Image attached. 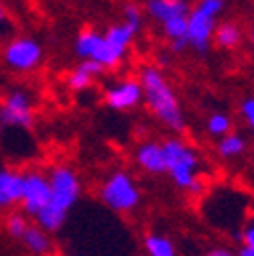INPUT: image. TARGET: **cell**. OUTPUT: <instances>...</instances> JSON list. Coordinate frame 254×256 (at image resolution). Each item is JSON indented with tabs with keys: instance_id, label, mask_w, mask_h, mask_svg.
<instances>
[{
	"instance_id": "cell-6",
	"label": "cell",
	"mask_w": 254,
	"mask_h": 256,
	"mask_svg": "<svg viewBox=\"0 0 254 256\" xmlns=\"http://www.w3.org/2000/svg\"><path fill=\"white\" fill-rule=\"evenodd\" d=\"M47 177L51 185V204L59 210L70 212L82 196V183L78 173L68 165H57Z\"/></svg>"
},
{
	"instance_id": "cell-30",
	"label": "cell",
	"mask_w": 254,
	"mask_h": 256,
	"mask_svg": "<svg viewBox=\"0 0 254 256\" xmlns=\"http://www.w3.org/2000/svg\"><path fill=\"white\" fill-rule=\"evenodd\" d=\"M10 206H12V202L2 194V191H0V212L6 210V208H10Z\"/></svg>"
},
{
	"instance_id": "cell-16",
	"label": "cell",
	"mask_w": 254,
	"mask_h": 256,
	"mask_svg": "<svg viewBox=\"0 0 254 256\" xmlns=\"http://www.w3.org/2000/svg\"><path fill=\"white\" fill-rule=\"evenodd\" d=\"M66 220H68V212H66V210H59V208L53 206L51 202L35 216V222L39 224L43 230H47L49 234L59 232V230L63 228V224H66Z\"/></svg>"
},
{
	"instance_id": "cell-22",
	"label": "cell",
	"mask_w": 254,
	"mask_h": 256,
	"mask_svg": "<svg viewBox=\"0 0 254 256\" xmlns=\"http://www.w3.org/2000/svg\"><path fill=\"white\" fill-rule=\"evenodd\" d=\"M242 240V248L238 250L240 256H254V214H250L244 224H242V232L238 234Z\"/></svg>"
},
{
	"instance_id": "cell-21",
	"label": "cell",
	"mask_w": 254,
	"mask_h": 256,
	"mask_svg": "<svg viewBox=\"0 0 254 256\" xmlns=\"http://www.w3.org/2000/svg\"><path fill=\"white\" fill-rule=\"evenodd\" d=\"M92 84H94V76H92L86 68H82V66H78V68H76L74 72H70L68 78H66V86H68L72 92H84V90H88Z\"/></svg>"
},
{
	"instance_id": "cell-5",
	"label": "cell",
	"mask_w": 254,
	"mask_h": 256,
	"mask_svg": "<svg viewBox=\"0 0 254 256\" xmlns=\"http://www.w3.org/2000/svg\"><path fill=\"white\" fill-rule=\"evenodd\" d=\"M74 49L80 59H94V61L102 63L104 70H116L124 61V55H126V49H120V47L108 43L106 37L94 28L82 30L76 37Z\"/></svg>"
},
{
	"instance_id": "cell-20",
	"label": "cell",
	"mask_w": 254,
	"mask_h": 256,
	"mask_svg": "<svg viewBox=\"0 0 254 256\" xmlns=\"http://www.w3.org/2000/svg\"><path fill=\"white\" fill-rule=\"evenodd\" d=\"M206 128H208V132L216 138H220L222 134H226L232 130V118L226 114V112H214L208 122H206Z\"/></svg>"
},
{
	"instance_id": "cell-1",
	"label": "cell",
	"mask_w": 254,
	"mask_h": 256,
	"mask_svg": "<svg viewBox=\"0 0 254 256\" xmlns=\"http://www.w3.org/2000/svg\"><path fill=\"white\" fill-rule=\"evenodd\" d=\"M138 82L142 86V102L152 112V116L161 124H165L169 130L183 132L187 124L185 114L179 104L177 94L169 84V80L165 78V74L154 66H146L140 70Z\"/></svg>"
},
{
	"instance_id": "cell-7",
	"label": "cell",
	"mask_w": 254,
	"mask_h": 256,
	"mask_svg": "<svg viewBox=\"0 0 254 256\" xmlns=\"http://www.w3.org/2000/svg\"><path fill=\"white\" fill-rule=\"evenodd\" d=\"M2 59L14 72H33L43 61V47L30 37H18L4 47Z\"/></svg>"
},
{
	"instance_id": "cell-25",
	"label": "cell",
	"mask_w": 254,
	"mask_h": 256,
	"mask_svg": "<svg viewBox=\"0 0 254 256\" xmlns=\"http://www.w3.org/2000/svg\"><path fill=\"white\" fill-rule=\"evenodd\" d=\"M240 114H242L246 126L254 130V96H252V98H246V100L240 104Z\"/></svg>"
},
{
	"instance_id": "cell-18",
	"label": "cell",
	"mask_w": 254,
	"mask_h": 256,
	"mask_svg": "<svg viewBox=\"0 0 254 256\" xmlns=\"http://www.w3.org/2000/svg\"><path fill=\"white\" fill-rule=\"evenodd\" d=\"M244 150H246V140L238 132L230 130L226 134H222L220 140H218V152H220V156H224V158H236Z\"/></svg>"
},
{
	"instance_id": "cell-23",
	"label": "cell",
	"mask_w": 254,
	"mask_h": 256,
	"mask_svg": "<svg viewBox=\"0 0 254 256\" xmlns=\"http://www.w3.org/2000/svg\"><path fill=\"white\" fill-rule=\"evenodd\" d=\"M161 24H163V33H165L167 39H177V37L187 35V14L171 16Z\"/></svg>"
},
{
	"instance_id": "cell-19",
	"label": "cell",
	"mask_w": 254,
	"mask_h": 256,
	"mask_svg": "<svg viewBox=\"0 0 254 256\" xmlns=\"http://www.w3.org/2000/svg\"><path fill=\"white\" fill-rule=\"evenodd\" d=\"M144 250L150 256H175V244L171 238L163 234H146L144 236Z\"/></svg>"
},
{
	"instance_id": "cell-14",
	"label": "cell",
	"mask_w": 254,
	"mask_h": 256,
	"mask_svg": "<svg viewBox=\"0 0 254 256\" xmlns=\"http://www.w3.org/2000/svg\"><path fill=\"white\" fill-rule=\"evenodd\" d=\"M138 28H140V26L134 24V22L122 20V22H116V24L108 26V30L104 33V37H106L108 43H112V45H116V47H120V49L128 51V47L132 45V41H134V37H136V33H138Z\"/></svg>"
},
{
	"instance_id": "cell-24",
	"label": "cell",
	"mask_w": 254,
	"mask_h": 256,
	"mask_svg": "<svg viewBox=\"0 0 254 256\" xmlns=\"http://www.w3.org/2000/svg\"><path fill=\"white\" fill-rule=\"evenodd\" d=\"M26 226H28V222H26V214L24 212L22 214H10L6 218V232H8L10 238L20 240L24 230H26Z\"/></svg>"
},
{
	"instance_id": "cell-9",
	"label": "cell",
	"mask_w": 254,
	"mask_h": 256,
	"mask_svg": "<svg viewBox=\"0 0 254 256\" xmlns=\"http://www.w3.org/2000/svg\"><path fill=\"white\" fill-rule=\"evenodd\" d=\"M51 202V185L49 177L41 171H28L24 173V191H22V212L30 218H35L47 204Z\"/></svg>"
},
{
	"instance_id": "cell-8",
	"label": "cell",
	"mask_w": 254,
	"mask_h": 256,
	"mask_svg": "<svg viewBox=\"0 0 254 256\" xmlns=\"http://www.w3.org/2000/svg\"><path fill=\"white\" fill-rule=\"evenodd\" d=\"M35 122V110L30 96L24 90H14L0 104V124L6 128H30Z\"/></svg>"
},
{
	"instance_id": "cell-3",
	"label": "cell",
	"mask_w": 254,
	"mask_h": 256,
	"mask_svg": "<svg viewBox=\"0 0 254 256\" xmlns=\"http://www.w3.org/2000/svg\"><path fill=\"white\" fill-rule=\"evenodd\" d=\"M224 10V0H200L187 14V41L198 53H208L214 41L216 18Z\"/></svg>"
},
{
	"instance_id": "cell-31",
	"label": "cell",
	"mask_w": 254,
	"mask_h": 256,
	"mask_svg": "<svg viewBox=\"0 0 254 256\" xmlns=\"http://www.w3.org/2000/svg\"><path fill=\"white\" fill-rule=\"evenodd\" d=\"M4 16H6V14H4V8H2V4H0V24L4 22Z\"/></svg>"
},
{
	"instance_id": "cell-13",
	"label": "cell",
	"mask_w": 254,
	"mask_h": 256,
	"mask_svg": "<svg viewBox=\"0 0 254 256\" xmlns=\"http://www.w3.org/2000/svg\"><path fill=\"white\" fill-rule=\"evenodd\" d=\"M20 240H22L24 248L28 252H33V254H47L53 248L51 238H49V232L43 230L39 224H28Z\"/></svg>"
},
{
	"instance_id": "cell-2",
	"label": "cell",
	"mask_w": 254,
	"mask_h": 256,
	"mask_svg": "<svg viewBox=\"0 0 254 256\" xmlns=\"http://www.w3.org/2000/svg\"><path fill=\"white\" fill-rule=\"evenodd\" d=\"M161 144L165 154V167H167V173L171 175V181L179 189L187 191V187L198 179V171L202 163L198 152L181 138H167Z\"/></svg>"
},
{
	"instance_id": "cell-32",
	"label": "cell",
	"mask_w": 254,
	"mask_h": 256,
	"mask_svg": "<svg viewBox=\"0 0 254 256\" xmlns=\"http://www.w3.org/2000/svg\"><path fill=\"white\" fill-rule=\"evenodd\" d=\"M250 41H252V45H254V28H252V33H250Z\"/></svg>"
},
{
	"instance_id": "cell-4",
	"label": "cell",
	"mask_w": 254,
	"mask_h": 256,
	"mask_svg": "<svg viewBox=\"0 0 254 256\" xmlns=\"http://www.w3.org/2000/svg\"><path fill=\"white\" fill-rule=\"evenodd\" d=\"M98 196L106 208L118 214H130L140 206V189L130 173L116 171L100 185Z\"/></svg>"
},
{
	"instance_id": "cell-11",
	"label": "cell",
	"mask_w": 254,
	"mask_h": 256,
	"mask_svg": "<svg viewBox=\"0 0 254 256\" xmlns=\"http://www.w3.org/2000/svg\"><path fill=\"white\" fill-rule=\"evenodd\" d=\"M134 161L136 165L148 173V175H163L167 173L165 167V154H163V144L156 140H146L134 150Z\"/></svg>"
},
{
	"instance_id": "cell-26",
	"label": "cell",
	"mask_w": 254,
	"mask_h": 256,
	"mask_svg": "<svg viewBox=\"0 0 254 256\" xmlns=\"http://www.w3.org/2000/svg\"><path fill=\"white\" fill-rule=\"evenodd\" d=\"M122 14H124V20L134 22V24L140 26V22H142V14H140V8H138L136 4H124Z\"/></svg>"
},
{
	"instance_id": "cell-10",
	"label": "cell",
	"mask_w": 254,
	"mask_h": 256,
	"mask_svg": "<svg viewBox=\"0 0 254 256\" xmlns=\"http://www.w3.org/2000/svg\"><path fill=\"white\" fill-rule=\"evenodd\" d=\"M104 102L108 108L116 112H128L134 110L142 102V86L134 78L120 80L118 84L110 86L104 92Z\"/></svg>"
},
{
	"instance_id": "cell-17",
	"label": "cell",
	"mask_w": 254,
	"mask_h": 256,
	"mask_svg": "<svg viewBox=\"0 0 254 256\" xmlns=\"http://www.w3.org/2000/svg\"><path fill=\"white\" fill-rule=\"evenodd\" d=\"M214 41L220 49H234L242 41V28L236 22H222L214 28Z\"/></svg>"
},
{
	"instance_id": "cell-27",
	"label": "cell",
	"mask_w": 254,
	"mask_h": 256,
	"mask_svg": "<svg viewBox=\"0 0 254 256\" xmlns=\"http://www.w3.org/2000/svg\"><path fill=\"white\" fill-rule=\"evenodd\" d=\"M187 47H189L187 35H185V37H177V39H171V49H173L175 53H183Z\"/></svg>"
},
{
	"instance_id": "cell-12",
	"label": "cell",
	"mask_w": 254,
	"mask_h": 256,
	"mask_svg": "<svg viewBox=\"0 0 254 256\" xmlns=\"http://www.w3.org/2000/svg\"><path fill=\"white\" fill-rule=\"evenodd\" d=\"M146 14L158 22H165L171 16L189 14V4L185 0H146Z\"/></svg>"
},
{
	"instance_id": "cell-15",
	"label": "cell",
	"mask_w": 254,
	"mask_h": 256,
	"mask_svg": "<svg viewBox=\"0 0 254 256\" xmlns=\"http://www.w3.org/2000/svg\"><path fill=\"white\" fill-rule=\"evenodd\" d=\"M0 191L12 204H20L24 191V173H18L14 169H0Z\"/></svg>"
},
{
	"instance_id": "cell-29",
	"label": "cell",
	"mask_w": 254,
	"mask_h": 256,
	"mask_svg": "<svg viewBox=\"0 0 254 256\" xmlns=\"http://www.w3.org/2000/svg\"><path fill=\"white\" fill-rule=\"evenodd\" d=\"M230 254H234V250H230V248H222V246H216V248L210 250V256H230Z\"/></svg>"
},
{
	"instance_id": "cell-28",
	"label": "cell",
	"mask_w": 254,
	"mask_h": 256,
	"mask_svg": "<svg viewBox=\"0 0 254 256\" xmlns=\"http://www.w3.org/2000/svg\"><path fill=\"white\" fill-rule=\"evenodd\" d=\"M187 191H189V194H192V196H204L206 185H204V181H202V179H196L192 185L187 187Z\"/></svg>"
}]
</instances>
